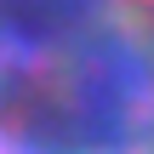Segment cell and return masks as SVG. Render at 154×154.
Segmentation results:
<instances>
[{"instance_id": "6da1fadb", "label": "cell", "mask_w": 154, "mask_h": 154, "mask_svg": "<svg viewBox=\"0 0 154 154\" xmlns=\"http://www.w3.org/2000/svg\"><path fill=\"white\" fill-rule=\"evenodd\" d=\"M0 154H154V0H0Z\"/></svg>"}]
</instances>
